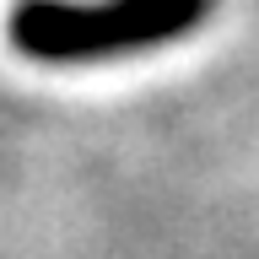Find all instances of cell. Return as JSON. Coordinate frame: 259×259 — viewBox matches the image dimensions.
I'll return each mask as SVG.
<instances>
[{
    "label": "cell",
    "mask_w": 259,
    "mask_h": 259,
    "mask_svg": "<svg viewBox=\"0 0 259 259\" xmlns=\"http://www.w3.org/2000/svg\"><path fill=\"white\" fill-rule=\"evenodd\" d=\"M210 0H22L11 44L44 65H103L189 38Z\"/></svg>",
    "instance_id": "6da1fadb"
}]
</instances>
